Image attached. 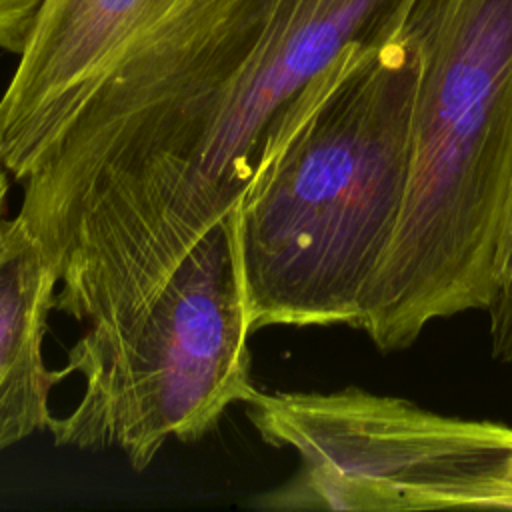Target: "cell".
<instances>
[{
	"label": "cell",
	"instance_id": "1",
	"mask_svg": "<svg viewBox=\"0 0 512 512\" xmlns=\"http://www.w3.org/2000/svg\"><path fill=\"white\" fill-rule=\"evenodd\" d=\"M412 0H170L24 164L18 218L80 322L148 300L242 198L268 136L342 52Z\"/></svg>",
	"mask_w": 512,
	"mask_h": 512
},
{
	"label": "cell",
	"instance_id": "2",
	"mask_svg": "<svg viewBox=\"0 0 512 512\" xmlns=\"http://www.w3.org/2000/svg\"><path fill=\"white\" fill-rule=\"evenodd\" d=\"M416 80L402 34L354 46L272 128L236 216L252 334L362 326L404 202Z\"/></svg>",
	"mask_w": 512,
	"mask_h": 512
},
{
	"label": "cell",
	"instance_id": "3",
	"mask_svg": "<svg viewBox=\"0 0 512 512\" xmlns=\"http://www.w3.org/2000/svg\"><path fill=\"white\" fill-rule=\"evenodd\" d=\"M410 168L362 326L402 350L436 320L486 310L512 188V0H412Z\"/></svg>",
	"mask_w": 512,
	"mask_h": 512
},
{
	"label": "cell",
	"instance_id": "4",
	"mask_svg": "<svg viewBox=\"0 0 512 512\" xmlns=\"http://www.w3.org/2000/svg\"><path fill=\"white\" fill-rule=\"evenodd\" d=\"M236 216L238 204L140 306L88 324L64 364L84 388L68 414L52 418L54 444L118 450L142 472L164 442L204 438L258 392Z\"/></svg>",
	"mask_w": 512,
	"mask_h": 512
},
{
	"label": "cell",
	"instance_id": "5",
	"mask_svg": "<svg viewBox=\"0 0 512 512\" xmlns=\"http://www.w3.org/2000/svg\"><path fill=\"white\" fill-rule=\"evenodd\" d=\"M258 436L298 470L254 496L258 510H512V426L430 412L362 388L256 392Z\"/></svg>",
	"mask_w": 512,
	"mask_h": 512
},
{
	"label": "cell",
	"instance_id": "6",
	"mask_svg": "<svg viewBox=\"0 0 512 512\" xmlns=\"http://www.w3.org/2000/svg\"><path fill=\"white\" fill-rule=\"evenodd\" d=\"M170 0H44L0 98V142L14 180L110 60Z\"/></svg>",
	"mask_w": 512,
	"mask_h": 512
},
{
	"label": "cell",
	"instance_id": "7",
	"mask_svg": "<svg viewBox=\"0 0 512 512\" xmlns=\"http://www.w3.org/2000/svg\"><path fill=\"white\" fill-rule=\"evenodd\" d=\"M58 278L26 224L0 230V452L52 422L50 392L66 368H48L44 338Z\"/></svg>",
	"mask_w": 512,
	"mask_h": 512
},
{
	"label": "cell",
	"instance_id": "8",
	"mask_svg": "<svg viewBox=\"0 0 512 512\" xmlns=\"http://www.w3.org/2000/svg\"><path fill=\"white\" fill-rule=\"evenodd\" d=\"M486 312L490 318V334L502 330L512 320V188L498 238L492 296Z\"/></svg>",
	"mask_w": 512,
	"mask_h": 512
},
{
	"label": "cell",
	"instance_id": "9",
	"mask_svg": "<svg viewBox=\"0 0 512 512\" xmlns=\"http://www.w3.org/2000/svg\"><path fill=\"white\" fill-rule=\"evenodd\" d=\"M44 0H0V48L20 54Z\"/></svg>",
	"mask_w": 512,
	"mask_h": 512
},
{
	"label": "cell",
	"instance_id": "10",
	"mask_svg": "<svg viewBox=\"0 0 512 512\" xmlns=\"http://www.w3.org/2000/svg\"><path fill=\"white\" fill-rule=\"evenodd\" d=\"M492 342V356L502 362L512 366V320L498 332L490 334Z\"/></svg>",
	"mask_w": 512,
	"mask_h": 512
},
{
	"label": "cell",
	"instance_id": "11",
	"mask_svg": "<svg viewBox=\"0 0 512 512\" xmlns=\"http://www.w3.org/2000/svg\"><path fill=\"white\" fill-rule=\"evenodd\" d=\"M12 180H14V176H12L10 168L6 166V160H4V152H2V142H0V230H2V226H4V220H6V218H2V210H4V202H6V196H8V192H10Z\"/></svg>",
	"mask_w": 512,
	"mask_h": 512
}]
</instances>
